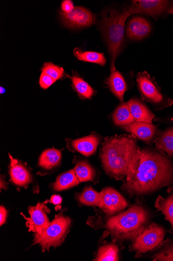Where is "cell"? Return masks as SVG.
<instances>
[{"label": "cell", "mask_w": 173, "mask_h": 261, "mask_svg": "<svg viewBox=\"0 0 173 261\" xmlns=\"http://www.w3.org/2000/svg\"><path fill=\"white\" fill-rule=\"evenodd\" d=\"M74 7L73 3L71 0H64L61 5V11L64 13L68 14L71 12Z\"/></svg>", "instance_id": "4dcf8cb0"}, {"label": "cell", "mask_w": 173, "mask_h": 261, "mask_svg": "<svg viewBox=\"0 0 173 261\" xmlns=\"http://www.w3.org/2000/svg\"><path fill=\"white\" fill-rule=\"evenodd\" d=\"M127 132L144 141H150L154 137L157 127L153 123L134 122L123 127Z\"/></svg>", "instance_id": "5bb4252c"}, {"label": "cell", "mask_w": 173, "mask_h": 261, "mask_svg": "<svg viewBox=\"0 0 173 261\" xmlns=\"http://www.w3.org/2000/svg\"><path fill=\"white\" fill-rule=\"evenodd\" d=\"M172 121H173V118H172V119H171Z\"/></svg>", "instance_id": "836d02e7"}, {"label": "cell", "mask_w": 173, "mask_h": 261, "mask_svg": "<svg viewBox=\"0 0 173 261\" xmlns=\"http://www.w3.org/2000/svg\"><path fill=\"white\" fill-rule=\"evenodd\" d=\"M113 119L115 125L123 127L135 122L127 103L121 104L116 109Z\"/></svg>", "instance_id": "ffe728a7"}, {"label": "cell", "mask_w": 173, "mask_h": 261, "mask_svg": "<svg viewBox=\"0 0 173 261\" xmlns=\"http://www.w3.org/2000/svg\"><path fill=\"white\" fill-rule=\"evenodd\" d=\"M155 207L163 213L173 229V194L166 198L159 196L155 202Z\"/></svg>", "instance_id": "cb8c5ba5"}, {"label": "cell", "mask_w": 173, "mask_h": 261, "mask_svg": "<svg viewBox=\"0 0 173 261\" xmlns=\"http://www.w3.org/2000/svg\"><path fill=\"white\" fill-rule=\"evenodd\" d=\"M62 198L59 195H54L51 197V202L55 205H60L62 203Z\"/></svg>", "instance_id": "d6a6232c"}, {"label": "cell", "mask_w": 173, "mask_h": 261, "mask_svg": "<svg viewBox=\"0 0 173 261\" xmlns=\"http://www.w3.org/2000/svg\"><path fill=\"white\" fill-rule=\"evenodd\" d=\"M172 184V161L160 152L145 148L140 149L134 168L122 189L132 195L144 196Z\"/></svg>", "instance_id": "6da1fadb"}, {"label": "cell", "mask_w": 173, "mask_h": 261, "mask_svg": "<svg viewBox=\"0 0 173 261\" xmlns=\"http://www.w3.org/2000/svg\"><path fill=\"white\" fill-rule=\"evenodd\" d=\"M107 83L113 93L122 102L125 93L127 90V86L121 74L117 70L111 72Z\"/></svg>", "instance_id": "e0dca14e"}, {"label": "cell", "mask_w": 173, "mask_h": 261, "mask_svg": "<svg viewBox=\"0 0 173 261\" xmlns=\"http://www.w3.org/2000/svg\"><path fill=\"white\" fill-rule=\"evenodd\" d=\"M47 203V201H46L42 203L39 202L34 206H29V218L23 215V218L26 220V226L29 232H40L50 225L51 222L49 221L47 217L50 210L46 205Z\"/></svg>", "instance_id": "9c48e42d"}, {"label": "cell", "mask_w": 173, "mask_h": 261, "mask_svg": "<svg viewBox=\"0 0 173 261\" xmlns=\"http://www.w3.org/2000/svg\"><path fill=\"white\" fill-rule=\"evenodd\" d=\"M73 170L80 182L92 181L95 178V172L87 161H79Z\"/></svg>", "instance_id": "d4e9b609"}, {"label": "cell", "mask_w": 173, "mask_h": 261, "mask_svg": "<svg viewBox=\"0 0 173 261\" xmlns=\"http://www.w3.org/2000/svg\"><path fill=\"white\" fill-rule=\"evenodd\" d=\"M80 183V180L73 169L59 176L53 187L54 191L60 192L76 186Z\"/></svg>", "instance_id": "d6986e66"}, {"label": "cell", "mask_w": 173, "mask_h": 261, "mask_svg": "<svg viewBox=\"0 0 173 261\" xmlns=\"http://www.w3.org/2000/svg\"><path fill=\"white\" fill-rule=\"evenodd\" d=\"M152 31V27L150 22L145 18L137 16L129 21L126 34L130 40L139 41L147 37Z\"/></svg>", "instance_id": "7c38bea8"}, {"label": "cell", "mask_w": 173, "mask_h": 261, "mask_svg": "<svg viewBox=\"0 0 173 261\" xmlns=\"http://www.w3.org/2000/svg\"><path fill=\"white\" fill-rule=\"evenodd\" d=\"M56 81L52 77L45 73L42 72L40 78V85L42 88L47 89L50 87Z\"/></svg>", "instance_id": "f546056e"}, {"label": "cell", "mask_w": 173, "mask_h": 261, "mask_svg": "<svg viewBox=\"0 0 173 261\" xmlns=\"http://www.w3.org/2000/svg\"><path fill=\"white\" fill-rule=\"evenodd\" d=\"M133 14L141 13L157 19L173 14V1L167 0H136L129 7Z\"/></svg>", "instance_id": "52a82bcc"}, {"label": "cell", "mask_w": 173, "mask_h": 261, "mask_svg": "<svg viewBox=\"0 0 173 261\" xmlns=\"http://www.w3.org/2000/svg\"><path fill=\"white\" fill-rule=\"evenodd\" d=\"M101 194L102 201L99 207L110 216L117 214L128 205L125 198L113 188H103Z\"/></svg>", "instance_id": "30bf717a"}, {"label": "cell", "mask_w": 173, "mask_h": 261, "mask_svg": "<svg viewBox=\"0 0 173 261\" xmlns=\"http://www.w3.org/2000/svg\"><path fill=\"white\" fill-rule=\"evenodd\" d=\"M73 54L80 61L95 63L105 66L107 63L106 58L102 53L93 51H84L76 47L73 51Z\"/></svg>", "instance_id": "603a6c76"}, {"label": "cell", "mask_w": 173, "mask_h": 261, "mask_svg": "<svg viewBox=\"0 0 173 261\" xmlns=\"http://www.w3.org/2000/svg\"><path fill=\"white\" fill-rule=\"evenodd\" d=\"M61 160V151L56 149H49L41 155L39 164L40 167L46 170H51L57 167Z\"/></svg>", "instance_id": "ac0fdd59"}, {"label": "cell", "mask_w": 173, "mask_h": 261, "mask_svg": "<svg viewBox=\"0 0 173 261\" xmlns=\"http://www.w3.org/2000/svg\"><path fill=\"white\" fill-rule=\"evenodd\" d=\"M42 72L50 76L56 81L62 79L64 75V71L62 68L51 62L45 63L42 68Z\"/></svg>", "instance_id": "83f0119b"}, {"label": "cell", "mask_w": 173, "mask_h": 261, "mask_svg": "<svg viewBox=\"0 0 173 261\" xmlns=\"http://www.w3.org/2000/svg\"><path fill=\"white\" fill-rule=\"evenodd\" d=\"M70 77L74 89L77 92L81 98L90 99L92 97L94 90L87 82L76 75Z\"/></svg>", "instance_id": "4316f807"}, {"label": "cell", "mask_w": 173, "mask_h": 261, "mask_svg": "<svg viewBox=\"0 0 173 261\" xmlns=\"http://www.w3.org/2000/svg\"><path fill=\"white\" fill-rule=\"evenodd\" d=\"M71 223L69 218L60 213L47 228L40 232L34 233L32 245H40L43 252L49 251L52 247L60 246L70 231Z\"/></svg>", "instance_id": "5b68a950"}, {"label": "cell", "mask_w": 173, "mask_h": 261, "mask_svg": "<svg viewBox=\"0 0 173 261\" xmlns=\"http://www.w3.org/2000/svg\"><path fill=\"white\" fill-rule=\"evenodd\" d=\"M153 260L173 261V243L165 247L162 250L155 254Z\"/></svg>", "instance_id": "f1b7e54d"}, {"label": "cell", "mask_w": 173, "mask_h": 261, "mask_svg": "<svg viewBox=\"0 0 173 261\" xmlns=\"http://www.w3.org/2000/svg\"><path fill=\"white\" fill-rule=\"evenodd\" d=\"M119 249L114 244H110L100 247L98 250L95 261L119 260Z\"/></svg>", "instance_id": "484cf974"}, {"label": "cell", "mask_w": 173, "mask_h": 261, "mask_svg": "<svg viewBox=\"0 0 173 261\" xmlns=\"http://www.w3.org/2000/svg\"><path fill=\"white\" fill-rule=\"evenodd\" d=\"M133 14L129 8L119 11L110 10L102 15L100 28L106 40L111 58V72L116 70L115 61L122 49L127 19Z\"/></svg>", "instance_id": "277c9868"}, {"label": "cell", "mask_w": 173, "mask_h": 261, "mask_svg": "<svg viewBox=\"0 0 173 261\" xmlns=\"http://www.w3.org/2000/svg\"><path fill=\"white\" fill-rule=\"evenodd\" d=\"M100 139L95 135L74 140L72 142L73 148L85 156L93 154L99 144Z\"/></svg>", "instance_id": "9a60e30c"}, {"label": "cell", "mask_w": 173, "mask_h": 261, "mask_svg": "<svg viewBox=\"0 0 173 261\" xmlns=\"http://www.w3.org/2000/svg\"><path fill=\"white\" fill-rule=\"evenodd\" d=\"M150 220L149 211L135 204L126 211L109 218L102 227L116 240H134L146 229Z\"/></svg>", "instance_id": "3957f363"}, {"label": "cell", "mask_w": 173, "mask_h": 261, "mask_svg": "<svg viewBox=\"0 0 173 261\" xmlns=\"http://www.w3.org/2000/svg\"><path fill=\"white\" fill-rule=\"evenodd\" d=\"M8 211L3 205L0 206V225L2 226L7 221Z\"/></svg>", "instance_id": "1f68e13d"}, {"label": "cell", "mask_w": 173, "mask_h": 261, "mask_svg": "<svg viewBox=\"0 0 173 261\" xmlns=\"http://www.w3.org/2000/svg\"><path fill=\"white\" fill-rule=\"evenodd\" d=\"M11 159L10 175L12 182L16 185L25 187L32 182V176L28 170L17 160L10 154Z\"/></svg>", "instance_id": "4fadbf2b"}, {"label": "cell", "mask_w": 173, "mask_h": 261, "mask_svg": "<svg viewBox=\"0 0 173 261\" xmlns=\"http://www.w3.org/2000/svg\"><path fill=\"white\" fill-rule=\"evenodd\" d=\"M156 147L173 157V127L161 133L155 140Z\"/></svg>", "instance_id": "7402d4cb"}, {"label": "cell", "mask_w": 173, "mask_h": 261, "mask_svg": "<svg viewBox=\"0 0 173 261\" xmlns=\"http://www.w3.org/2000/svg\"><path fill=\"white\" fill-rule=\"evenodd\" d=\"M139 150L132 136L121 135L107 139L100 150L104 170L116 180L126 177L134 168Z\"/></svg>", "instance_id": "7a4b0ae2"}, {"label": "cell", "mask_w": 173, "mask_h": 261, "mask_svg": "<svg viewBox=\"0 0 173 261\" xmlns=\"http://www.w3.org/2000/svg\"><path fill=\"white\" fill-rule=\"evenodd\" d=\"M147 73H140L137 81L140 90L144 97L150 102L160 105L164 102L162 94Z\"/></svg>", "instance_id": "8fae6325"}, {"label": "cell", "mask_w": 173, "mask_h": 261, "mask_svg": "<svg viewBox=\"0 0 173 261\" xmlns=\"http://www.w3.org/2000/svg\"><path fill=\"white\" fill-rule=\"evenodd\" d=\"M77 199L83 205L99 207L102 201V195L101 193L97 192L89 186L85 188L81 194H78Z\"/></svg>", "instance_id": "44dd1931"}, {"label": "cell", "mask_w": 173, "mask_h": 261, "mask_svg": "<svg viewBox=\"0 0 173 261\" xmlns=\"http://www.w3.org/2000/svg\"><path fill=\"white\" fill-rule=\"evenodd\" d=\"M165 233V229L162 227L152 223L134 240L132 250L139 254L152 251L162 243Z\"/></svg>", "instance_id": "8992f818"}, {"label": "cell", "mask_w": 173, "mask_h": 261, "mask_svg": "<svg viewBox=\"0 0 173 261\" xmlns=\"http://www.w3.org/2000/svg\"><path fill=\"white\" fill-rule=\"evenodd\" d=\"M127 104L135 122L152 123L155 114L137 99H131Z\"/></svg>", "instance_id": "2e32d148"}, {"label": "cell", "mask_w": 173, "mask_h": 261, "mask_svg": "<svg viewBox=\"0 0 173 261\" xmlns=\"http://www.w3.org/2000/svg\"><path fill=\"white\" fill-rule=\"evenodd\" d=\"M60 17L64 26L71 30H79L91 26L94 16L88 9L82 7H75L68 14L60 11Z\"/></svg>", "instance_id": "ba28073f"}]
</instances>
